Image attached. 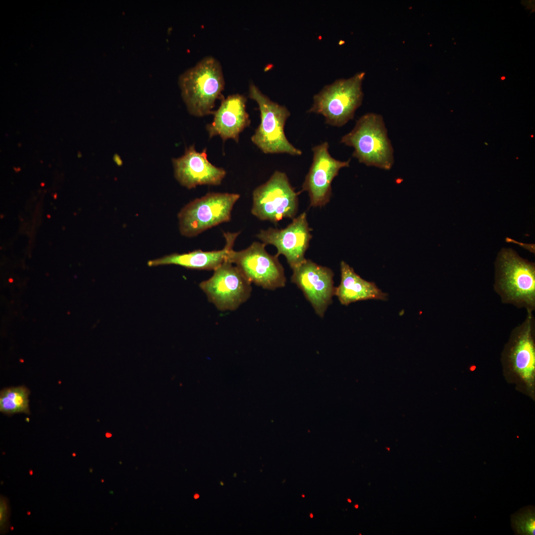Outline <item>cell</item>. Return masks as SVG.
<instances>
[{
    "label": "cell",
    "mask_w": 535,
    "mask_h": 535,
    "mask_svg": "<svg viewBox=\"0 0 535 535\" xmlns=\"http://www.w3.org/2000/svg\"><path fill=\"white\" fill-rule=\"evenodd\" d=\"M494 291L501 302L535 310V265L511 249H502L495 262Z\"/></svg>",
    "instance_id": "6da1fadb"
},
{
    "label": "cell",
    "mask_w": 535,
    "mask_h": 535,
    "mask_svg": "<svg viewBox=\"0 0 535 535\" xmlns=\"http://www.w3.org/2000/svg\"><path fill=\"white\" fill-rule=\"evenodd\" d=\"M178 84L190 114L198 117L213 114L224 88L221 65L215 58L205 57L179 76Z\"/></svg>",
    "instance_id": "7a4b0ae2"
},
{
    "label": "cell",
    "mask_w": 535,
    "mask_h": 535,
    "mask_svg": "<svg viewBox=\"0 0 535 535\" xmlns=\"http://www.w3.org/2000/svg\"><path fill=\"white\" fill-rule=\"evenodd\" d=\"M340 142L352 147V156L367 166L388 170L394 164V150L383 118L379 114L362 115Z\"/></svg>",
    "instance_id": "3957f363"
},
{
    "label": "cell",
    "mask_w": 535,
    "mask_h": 535,
    "mask_svg": "<svg viewBox=\"0 0 535 535\" xmlns=\"http://www.w3.org/2000/svg\"><path fill=\"white\" fill-rule=\"evenodd\" d=\"M365 72L342 78L325 86L313 97L308 112L322 115L326 124L341 127L353 119L364 97L362 83Z\"/></svg>",
    "instance_id": "277c9868"
},
{
    "label": "cell",
    "mask_w": 535,
    "mask_h": 535,
    "mask_svg": "<svg viewBox=\"0 0 535 535\" xmlns=\"http://www.w3.org/2000/svg\"><path fill=\"white\" fill-rule=\"evenodd\" d=\"M249 96L259 106L261 122L251 137L252 142L265 154L300 156L302 152L287 139L284 126L290 115L287 108L271 101L254 83L249 85Z\"/></svg>",
    "instance_id": "5b68a950"
},
{
    "label": "cell",
    "mask_w": 535,
    "mask_h": 535,
    "mask_svg": "<svg viewBox=\"0 0 535 535\" xmlns=\"http://www.w3.org/2000/svg\"><path fill=\"white\" fill-rule=\"evenodd\" d=\"M240 197L237 193L211 192L188 203L177 214L180 234L194 237L230 221L233 207Z\"/></svg>",
    "instance_id": "8992f818"
},
{
    "label": "cell",
    "mask_w": 535,
    "mask_h": 535,
    "mask_svg": "<svg viewBox=\"0 0 535 535\" xmlns=\"http://www.w3.org/2000/svg\"><path fill=\"white\" fill-rule=\"evenodd\" d=\"M298 195L286 174L276 170L254 190L251 213L260 220L275 224L284 218H294L298 210Z\"/></svg>",
    "instance_id": "52a82bcc"
},
{
    "label": "cell",
    "mask_w": 535,
    "mask_h": 535,
    "mask_svg": "<svg viewBox=\"0 0 535 535\" xmlns=\"http://www.w3.org/2000/svg\"><path fill=\"white\" fill-rule=\"evenodd\" d=\"M266 246L263 243L255 241L240 251L232 248L228 254L227 260L251 283L269 290L283 287L286 282L284 268L277 256L267 252Z\"/></svg>",
    "instance_id": "ba28073f"
},
{
    "label": "cell",
    "mask_w": 535,
    "mask_h": 535,
    "mask_svg": "<svg viewBox=\"0 0 535 535\" xmlns=\"http://www.w3.org/2000/svg\"><path fill=\"white\" fill-rule=\"evenodd\" d=\"M199 287L208 300L220 311H234L250 297L251 283L228 260L214 270Z\"/></svg>",
    "instance_id": "9c48e42d"
},
{
    "label": "cell",
    "mask_w": 535,
    "mask_h": 535,
    "mask_svg": "<svg viewBox=\"0 0 535 535\" xmlns=\"http://www.w3.org/2000/svg\"><path fill=\"white\" fill-rule=\"evenodd\" d=\"M329 144L324 142L312 149L313 161L302 184V191L308 193L313 207H321L330 201L331 183L339 170L349 167L351 159L341 161L333 158L329 151Z\"/></svg>",
    "instance_id": "30bf717a"
},
{
    "label": "cell",
    "mask_w": 535,
    "mask_h": 535,
    "mask_svg": "<svg viewBox=\"0 0 535 535\" xmlns=\"http://www.w3.org/2000/svg\"><path fill=\"white\" fill-rule=\"evenodd\" d=\"M311 231L307 214L304 212L293 218L285 228L261 229L256 236L266 245L275 247L277 251L275 255H283L292 269L306 259L305 254L312 238Z\"/></svg>",
    "instance_id": "8fae6325"
},
{
    "label": "cell",
    "mask_w": 535,
    "mask_h": 535,
    "mask_svg": "<svg viewBox=\"0 0 535 535\" xmlns=\"http://www.w3.org/2000/svg\"><path fill=\"white\" fill-rule=\"evenodd\" d=\"M292 270L291 282L302 291L316 313L322 318L335 293L333 272L308 259Z\"/></svg>",
    "instance_id": "7c38bea8"
},
{
    "label": "cell",
    "mask_w": 535,
    "mask_h": 535,
    "mask_svg": "<svg viewBox=\"0 0 535 535\" xmlns=\"http://www.w3.org/2000/svg\"><path fill=\"white\" fill-rule=\"evenodd\" d=\"M535 318L527 311L524 320L513 328L503 358L526 382L534 381L535 372Z\"/></svg>",
    "instance_id": "4fadbf2b"
},
{
    "label": "cell",
    "mask_w": 535,
    "mask_h": 535,
    "mask_svg": "<svg viewBox=\"0 0 535 535\" xmlns=\"http://www.w3.org/2000/svg\"><path fill=\"white\" fill-rule=\"evenodd\" d=\"M172 163L175 178L189 189L199 185H219L226 174L224 169L208 160L206 148L198 152L194 145L187 148L182 157L173 159Z\"/></svg>",
    "instance_id": "5bb4252c"
},
{
    "label": "cell",
    "mask_w": 535,
    "mask_h": 535,
    "mask_svg": "<svg viewBox=\"0 0 535 535\" xmlns=\"http://www.w3.org/2000/svg\"><path fill=\"white\" fill-rule=\"evenodd\" d=\"M246 102V97L239 94L223 98L218 108L213 113V121L206 126L209 137L218 135L223 141L232 139L238 143L240 134L251 123Z\"/></svg>",
    "instance_id": "9a60e30c"
},
{
    "label": "cell",
    "mask_w": 535,
    "mask_h": 535,
    "mask_svg": "<svg viewBox=\"0 0 535 535\" xmlns=\"http://www.w3.org/2000/svg\"><path fill=\"white\" fill-rule=\"evenodd\" d=\"M240 232H223L225 244L221 250L203 251L198 249L185 253H172L150 260L147 264L149 267L175 265L191 269L214 270L227 260L228 254Z\"/></svg>",
    "instance_id": "2e32d148"
},
{
    "label": "cell",
    "mask_w": 535,
    "mask_h": 535,
    "mask_svg": "<svg viewBox=\"0 0 535 535\" xmlns=\"http://www.w3.org/2000/svg\"><path fill=\"white\" fill-rule=\"evenodd\" d=\"M340 283L335 287L334 295L342 305L347 306L352 303L370 299L387 300V294L379 289L374 282L362 278L344 261L340 263Z\"/></svg>",
    "instance_id": "e0dca14e"
},
{
    "label": "cell",
    "mask_w": 535,
    "mask_h": 535,
    "mask_svg": "<svg viewBox=\"0 0 535 535\" xmlns=\"http://www.w3.org/2000/svg\"><path fill=\"white\" fill-rule=\"evenodd\" d=\"M30 391L24 385L11 386L0 392V411L7 416L15 414H30L29 396Z\"/></svg>",
    "instance_id": "ac0fdd59"
},
{
    "label": "cell",
    "mask_w": 535,
    "mask_h": 535,
    "mask_svg": "<svg viewBox=\"0 0 535 535\" xmlns=\"http://www.w3.org/2000/svg\"><path fill=\"white\" fill-rule=\"evenodd\" d=\"M513 529L521 535H535V518L534 510L530 507L521 510L512 517Z\"/></svg>",
    "instance_id": "d6986e66"
},
{
    "label": "cell",
    "mask_w": 535,
    "mask_h": 535,
    "mask_svg": "<svg viewBox=\"0 0 535 535\" xmlns=\"http://www.w3.org/2000/svg\"><path fill=\"white\" fill-rule=\"evenodd\" d=\"M106 436L107 437H110L111 436V434L110 433H106Z\"/></svg>",
    "instance_id": "ffe728a7"
},
{
    "label": "cell",
    "mask_w": 535,
    "mask_h": 535,
    "mask_svg": "<svg viewBox=\"0 0 535 535\" xmlns=\"http://www.w3.org/2000/svg\"><path fill=\"white\" fill-rule=\"evenodd\" d=\"M199 495L198 494H195V495H194V498H195V499L198 498H199Z\"/></svg>",
    "instance_id": "44dd1931"
},
{
    "label": "cell",
    "mask_w": 535,
    "mask_h": 535,
    "mask_svg": "<svg viewBox=\"0 0 535 535\" xmlns=\"http://www.w3.org/2000/svg\"><path fill=\"white\" fill-rule=\"evenodd\" d=\"M29 473H30V475H32V474H33V472H32V470H30V471H29Z\"/></svg>",
    "instance_id": "7402d4cb"
},
{
    "label": "cell",
    "mask_w": 535,
    "mask_h": 535,
    "mask_svg": "<svg viewBox=\"0 0 535 535\" xmlns=\"http://www.w3.org/2000/svg\"><path fill=\"white\" fill-rule=\"evenodd\" d=\"M310 517H311V518H313V515L312 514H310Z\"/></svg>",
    "instance_id": "603a6c76"
},
{
    "label": "cell",
    "mask_w": 535,
    "mask_h": 535,
    "mask_svg": "<svg viewBox=\"0 0 535 535\" xmlns=\"http://www.w3.org/2000/svg\"><path fill=\"white\" fill-rule=\"evenodd\" d=\"M348 502H351V500L350 499H348Z\"/></svg>",
    "instance_id": "cb8c5ba5"
},
{
    "label": "cell",
    "mask_w": 535,
    "mask_h": 535,
    "mask_svg": "<svg viewBox=\"0 0 535 535\" xmlns=\"http://www.w3.org/2000/svg\"><path fill=\"white\" fill-rule=\"evenodd\" d=\"M355 507H356V508H358V505H356V506H355Z\"/></svg>",
    "instance_id": "d4e9b609"
},
{
    "label": "cell",
    "mask_w": 535,
    "mask_h": 535,
    "mask_svg": "<svg viewBox=\"0 0 535 535\" xmlns=\"http://www.w3.org/2000/svg\"><path fill=\"white\" fill-rule=\"evenodd\" d=\"M72 455H73V456H75V453H73Z\"/></svg>",
    "instance_id": "484cf974"
},
{
    "label": "cell",
    "mask_w": 535,
    "mask_h": 535,
    "mask_svg": "<svg viewBox=\"0 0 535 535\" xmlns=\"http://www.w3.org/2000/svg\"><path fill=\"white\" fill-rule=\"evenodd\" d=\"M302 497H305V496H304V495H302Z\"/></svg>",
    "instance_id": "4316f807"
}]
</instances>
